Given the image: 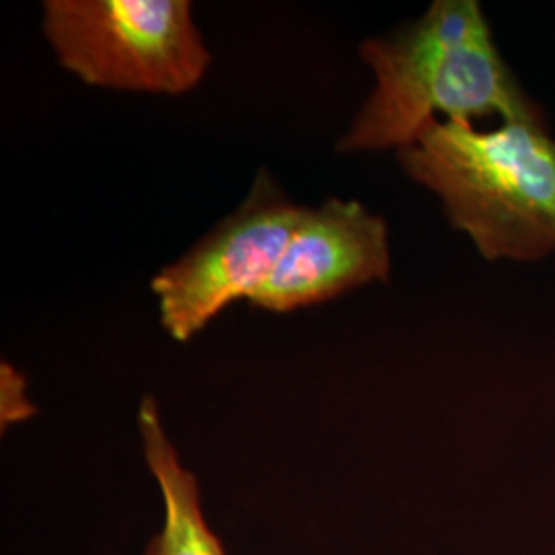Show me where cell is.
<instances>
[{
  "mask_svg": "<svg viewBox=\"0 0 555 555\" xmlns=\"http://www.w3.org/2000/svg\"><path fill=\"white\" fill-rule=\"evenodd\" d=\"M375 85L337 153H396L433 121L541 118L477 0H435L420 20L360 46Z\"/></svg>",
  "mask_w": 555,
  "mask_h": 555,
  "instance_id": "1",
  "label": "cell"
},
{
  "mask_svg": "<svg viewBox=\"0 0 555 555\" xmlns=\"http://www.w3.org/2000/svg\"><path fill=\"white\" fill-rule=\"evenodd\" d=\"M397 160L440 199L481 258L531 263L555 256V139L545 116L490 130L433 121Z\"/></svg>",
  "mask_w": 555,
  "mask_h": 555,
  "instance_id": "2",
  "label": "cell"
},
{
  "mask_svg": "<svg viewBox=\"0 0 555 555\" xmlns=\"http://www.w3.org/2000/svg\"><path fill=\"white\" fill-rule=\"evenodd\" d=\"M41 15L60 66L91 87L181 95L212 60L188 0H46Z\"/></svg>",
  "mask_w": 555,
  "mask_h": 555,
  "instance_id": "3",
  "label": "cell"
},
{
  "mask_svg": "<svg viewBox=\"0 0 555 555\" xmlns=\"http://www.w3.org/2000/svg\"><path fill=\"white\" fill-rule=\"evenodd\" d=\"M300 212L302 206L259 171L237 210L153 278L165 332L176 341H190L227 307L249 300L276 268Z\"/></svg>",
  "mask_w": 555,
  "mask_h": 555,
  "instance_id": "4",
  "label": "cell"
},
{
  "mask_svg": "<svg viewBox=\"0 0 555 555\" xmlns=\"http://www.w3.org/2000/svg\"><path fill=\"white\" fill-rule=\"evenodd\" d=\"M391 278L389 227L358 199L302 208L297 229L251 307L291 313Z\"/></svg>",
  "mask_w": 555,
  "mask_h": 555,
  "instance_id": "5",
  "label": "cell"
},
{
  "mask_svg": "<svg viewBox=\"0 0 555 555\" xmlns=\"http://www.w3.org/2000/svg\"><path fill=\"white\" fill-rule=\"evenodd\" d=\"M139 430L146 465L159 483L165 504L163 529L144 555H227L202 513L198 479L181 463L153 397H144L140 403Z\"/></svg>",
  "mask_w": 555,
  "mask_h": 555,
  "instance_id": "6",
  "label": "cell"
},
{
  "mask_svg": "<svg viewBox=\"0 0 555 555\" xmlns=\"http://www.w3.org/2000/svg\"><path fill=\"white\" fill-rule=\"evenodd\" d=\"M2 426L7 424H15V422H23L34 414L31 401L25 396V378L21 377L20 373L2 362Z\"/></svg>",
  "mask_w": 555,
  "mask_h": 555,
  "instance_id": "7",
  "label": "cell"
}]
</instances>
